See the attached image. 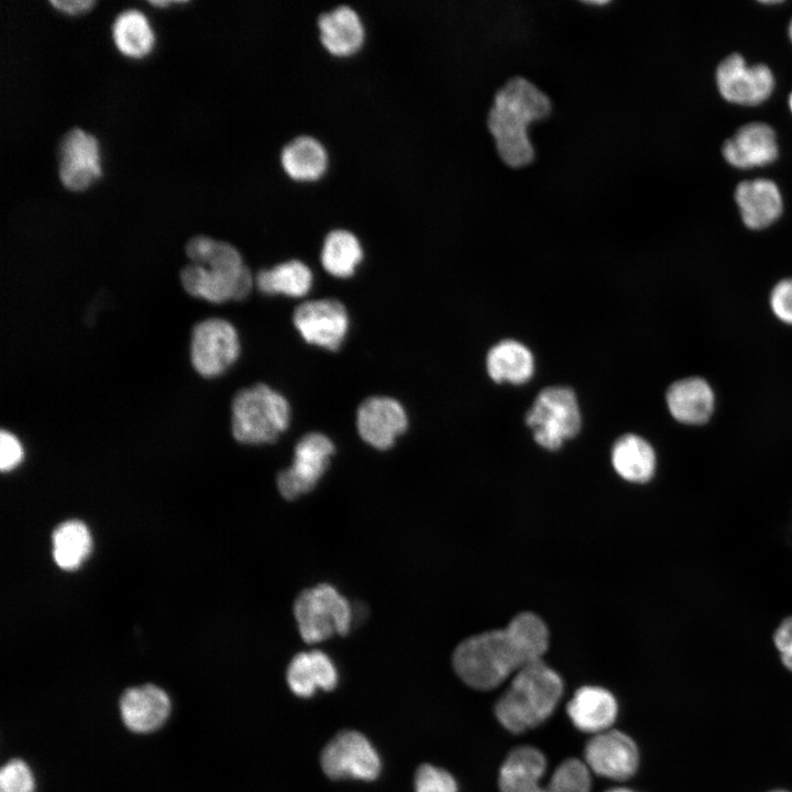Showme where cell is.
Segmentation results:
<instances>
[{"instance_id":"cell-43","label":"cell","mask_w":792,"mask_h":792,"mask_svg":"<svg viewBox=\"0 0 792 792\" xmlns=\"http://www.w3.org/2000/svg\"><path fill=\"white\" fill-rule=\"evenodd\" d=\"M773 792H787V791H773Z\"/></svg>"},{"instance_id":"cell-2","label":"cell","mask_w":792,"mask_h":792,"mask_svg":"<svg viewBox=\"0 0 792 792\" xmlns=\"http://www.w3.org/2000/svg\"><path fill=\"white\" fill-rule=\"evenodd\" d=\"M185 253L189 263L180 270L179 279L190 296L222 304L251 293L255 276L231 243L198 234L186 242Z\"/></svg>"},{"instance_id":"cell-42","label":"cell","mask_w":792,"mask_h":792,"mask_svg":"<svg viewBox=\"0 0 792 792\" xmlns=\"http://www.w3.org/2000/svg\"><path fill=\"white\" fill-rule=\"evenodd\" d=\"M789 107H790V109H791V111H792V94H791L790 97H789Z\"/></svg>"},{"instance_id":"cell-40","label":"cell","mask_w":792,"mask_h":792,"mask_svg":"<svg viewBox=\"0 0 792 792\" xmlns=\"http://www.w3.org/2000/svg\"><path fill=\"white\" fill-rule=\"evenodd\" d=\"M782 1H777V0H772V1L765 0V1H761L760 3H762V4H779Z\"/></svg>"},{"instance_id":"cell-5","label":"cell","mask_w":792,"mask_h":792,"mask_svg":"<svg viewBox=\"0 0 792 792\" xmlns=\"http://www.w3.org/2000/svg\"><path fill=\"white\" fill-rule=\"evenodd\" d=\"M290 422V406L279 392L264 383L240 389L231 402V430L244 444L275 442Z\"/></svg>"},{"instance_id":"cell-16","label":"cell","mask_w":792,"mask_h":792,"mask_svg":"<svg viewBox=\"0 0 792 792\" xmlns=\"http://www.w3.org/2000/svg\"><path fill=\"white\" fill-rule=\"evenodd\" d=\"M119 708L131 732L145 734L158 729L167 721L172 703L163 689L147 683L127 689L120 697Z\"/></svg>"},{"instance_id":"cell-29","label":"cell","mask_w":792,"mask_h":792,"mask_svg":"<svg viewBox=\"0 0 792 792\" xmlns=\"http://www.w3.org/2000/svg\"><path fill=\"white\" fill-rule=\"evenodd\" d=\"M363 249L359 238L345 229L330 231L322 243L320 261L332 276L346 278L354 274L362 262Z\"/></svg>"},{"instance_id":"cell-3","label":"cell","mask_w":792,"mask_h":792,"mask_svg":"<svg viewBox=\"0 0 792 792\" xmlns=\"http://www.w3.org/2000/svg\"><path fill=\"white\" fill-rule=\"evenodd\" d=\"M551 111L549 98L524 78L509 80L495 96L488 114V128L502 160L521 167L535 157L528 127Z\"/></svg>"},{"instance_id":"cell-41","label":"cell","mask_w":792,"mask_h":792,"mask_svg":"<svg viewBox=\"0 0 792 792\" xmlns=\"http://www.w3.org/2000/svg\"><path fill=\"white\" fill-rule=\"evenodd\" d=\"M789 35H790V37H791V40H792V20H791L790 25H789Z\"/></svg>"},{"instance_id":"cell-14","label":"cell","mask_w":792,"mask_h":792,"mask_svg":"<svg viewBox=\"0 0 792 792\" xmlns=\"http://www.w3.org/2000/svg\"><path fill=\"white\" fill-rule=\"evenodd\" d=\"M584 762L597 776L624 781L636 773L639 751L628 735L617 729H607L593 735L586 743Z\"/></svg>"},{"instance_id":"cell-4","label":"cell","mask_w":792,"mask_h":792,"mask_svg":"<svg viewBox=\"0 0 792 792\" xmlns=\"http://www.w3.org/2000/svg\"><path fill=\"white\" fill-rule=\"evenodd\" d=\"M562 692L561 676L539 660L513 675L508 689L496 701L494 713L504 728L521 734L552 715Z\"/></svg>"},{"instance_id":"cell-24","label":"cell","mask_w":792,"mask_h":792,"mask_svg":"<svg viewBox=\"0 0 792 792\" xmlns=\"http://www.w3.org/2000/svg\"><path fill=\"white\" fill-rule=\"evenodd\" d=\"M280 163L285 173L300 182L316 180L328 166V153L323 144L311 135H298L282 150Z\"/></svg>"},{"instance_id":"cell-23","label":"cell","mask_w":792,"mask_h":792,"mask_svg":"<svg viewBox=\"0 0 792 792\" xmlns=\"http://www.w3.org/2000/svg\"><path fill=\"white\" fill-rule=\"evenodd\" d=\"M671 415L680 422L704 424L714 409V394L711 386L700 377L683 378L673 383L667 393Z\"/></svg>"},{"instance_id":"cell-22","label":"cell","mask_w":792,"mask_h":792,"mask_svg":"<svg viewBox=\"0 0 792 792\" xmlns=\"http://www.w3.org/2000/svg\"><path fill=\"white\" fill-rule=\"evenodd\" d=\"M286 680L290 691L300 697H310L317 689L330 691L338 683L333 661L321 650L297 653L289 662Z\"/></svg>"},{"instance_id":"cell-38","label":"cell","mask_w":792,"mask_h":792,"mask_svg":"<svg viewBox=\"0 0 792 792\" xmlns=\"http://www.w3.org/2000/svg\"><path fill=\"white\" fill-rule=\"evenodd\" d=\"M184 1H163V0H156V1H148L152 6L164 8L166 6H169L172 3H183Z\"/></svg>"},{"instance_id":"cell-10","label":"cell","mask_w":792,"mask_h":792,"mask_svg":"<svg viewBox=\"0 0 792 792\" xmlns=\"http://www.w3.org/2000/svg\"><path fill=\"white\" fill-rule=\"evenodd\" d=\"M333 453L334 444L326 435L314 431L301 437L295 447L292 466L277 475L280 495L293 501L314 490Z\"/></svg>"},{"instance_id":"cell-28","label":"cell","mask_w":792,"mask_h":792,"mask_svg":"<svg viewBox=\"0 0 792 792\" xmlns=\"http://www.w3.org/2000/svg\"><path fill=\"white\" fill-rule=\"evenodd\" d=\"M312 272L299 260H288L271 268L258 271L255 285L266 295L304 297L312 286Z\"/></svg>"},{"instance_id":"cell-21","label":"cell","mask_w":792,"mask_h":792,"mask_svg":"<svg viewBox=\"0 0 792 792\" xmlns=\"http://www.w3.org/2000/svg\"><path fill=\"white\" fill-rule=\"evenodd\" d=\"M547 769L544 755L537 748L520 746L513 749L501 766V792H549L541 779Z\"/></svg>"},{"instance_id":"cell-25","label":"cell","mask_w":792,"mask_h":792,"mask_svg":"<svg viewBox=\"0 0 792 792\" xmlns=\"http://www.w3.org/2000/svg\"><path fill=\"white\" fill-rule=\"evenodd\" d=\"M486 369L496 383L522 384L534 374V356L529 349L515 340H504L487 353Z\"/></svg>"},{"instance_id":"cell-33","label":"cell","mask_w":792,"mask_h":792,"mask_svg":"<svg viewBox=\"0 0 792 792\" xmlns=\"http://www.w3.org/2000/svg\"><path fill=\"white\" fill-rule=\"evenodd\" d=\"M35 780L25 761L14 758L0 771V792H34Z\"/></svg>"},{"instance_id":"cell-39","label":"cell","mask_w":792,"mask_h":792,"mask_svg":"<svg viewBox=\"0 0 792 792\" xmlns=\"http://www.w3.org/2000/svg\"><path fill=\"white\" fill-rule=\"evenodd\" d=\"M605 792H636V791L624 788V787H617V788L608 789Z\"/></svg>"},{"instance_id":"cell-13","label":"cell","mask_w":792,"mask_h":792,"mask_svg":"<svg viewBox=\"0 0 792 792\" xmlns=\"http://www.w3.org/2000/svg\"><path fill=\"white\" fill-rule=\"evenodd\" d=\"M721 95L729 102L756 106L763 102L774 88V77L763 64L747 66L739 54L724 58L716 69Z\"/></svg>"},{"instance_id":"cell-32","label":"cell","mask_w":792,"mask_h":792,"mask_svg":"<svg viewBox=\"0 0 792 792\" xmlns=\"http://www.w3.org/2000/svg\"><path fill=\"white\" fill-rule=\"evenodd\" d=\"M415 792H458L451 773L432 765H420L414 778Z\"/></svg>"},{"instance_id":"cell-8","label":"cell","mask_w":792,"mask_h":792,"mask_svg":"<svg viewBox=\"0 0 792 792\" xmlns=\"http://www.w3.org/2000/svg\"><path fill=\"white\" fill-rule=\"evenodd\" d=\"M239 334L228 320L207 318L197 322L190 339V362L204 377H215L226 372L239 358Z\"/></svg>"},{"instance_id":"cell-34","label":"cell","mask_w":792,"mask_h":792,"mask_svg":"<svg viewBox=\"0 0 792 792\" xmlns=\"http://www.w3.org/2000/svg\"><path fill=\"white\" fill-rule=\"evenodd\" d=\"M770 305L780 320L792 324V278L783 279L774 286Z\"/></svg>"},{"instance_id":"cell-15","label":"cell","mask_w":792,"mask_h":792,"mask_svg":"<svg viewBox=\"0 0 792 792\" xmlns=\"http://www.w3.org/2000/svg\"><path fill=\"white\" fill-rule=\"evenodd\" d=\"M408 427L403 405L388 396L364 399L356 410V429L364 442L378 450H387Z\"/></svg>"},{"instance_id":"cell-9","label":"cell","mask_w":792,"mask_h":792,"mask_svg":"<svg viewBox=\"0 0 792 792\" xmlns=\"http://www.w3.org/2000/svg\"><path fill=\"white\" fill-rule=\"evenodd\" d=\"M320 765L332 780L353 778L375 780L382 768L378 752L371 741L356 730L338 733L323 748Z\"/></svg>"},{"instance_id":"cell-18","label":"cell","mask_w":792,"mask_h":792,"mask_svg":"<svg viewBox=\"0 0 792 792\" xmlns=\"http://www.w3.org/2000/svg\"><path fill=\"white\" fill-rule=\"evenodd\" d=\"M617 713L615 696L608 690L594 685L578 689L566 705L572 724L579 730L593 735L610 729Z\"/></svg>"},{"instance_id":"cell-31","label":"cell","mask_w":792,"mask_h":792,"mask_svg":"<svg viewBox=\"0 0 792 792\" xmlns=\"http://www.w3.org/2000/svg\"><path fill=\"white\" fill-rule=\"evenodd\" d=\"M591 770L578 758L562 761L548 781L549 792H591Z\"/></svg>"},{"instance_id":"cell-27","label":"cell","mask_w":792,"mask_h":792,"mask_svg":"<svg viewBox=\"0 0 792 792\" xmlns=\"http://www.w3.org/2000/svg\"><path fill=\"white\" fill-rule=\"evenodd\" d=\"M111 34L118 51L130 58L146 56L154 46V33L146 15L135 8L119 12L112 22Z\"/></svg>"},{"instance_id":"cell-30","label":"cell","mask_w":792,"mask_h":792,"mask_svg":"<svg viewBox=\"0 0 792 792\" xmlns=\"http://www.w3.org/2000/svg\"><path fill=\"white\" fill-rule=\"evenodd\" d=\"M52 543L54 561L65 571L78 569L92 547L89 529L76 519L59 524L52 535Z\"/></svg>"},{"instance_id":"cell-6","label":"cell","mask_w":792,"mask_h":792,"mask_svg":"<svg viewBox=\"0 0 792 792\" xmlns=\"http://www.w3.org/2000/svg\"><path fill=\"white\" fill-rule=\"evenodd\" d=\"M294 615L299 634L308 644L346 635L353 620L349 601L328 583L304 590L294 603Z\"/></svg>"},{"instance_id":"cell-37","label":"cell","mask_w":792,"mask_h":792,"mask_svg":"<svg viewBox=\"0 0 792 792\" xmlns=\"http://www.w3.org/2000/svg\"><path fill=\"white\" fill-rule=\"evenodd\" d=\"M48 2L56 10L69 15L82 14L96 4L94 0H50Z\"/></svg>"},{"instance_id":"cell-19","label":"cell","mask_w":792,"mask_h":792,"mask_svg":"<svg viewBox=\"0 0 792 792\" xmlns=\"http://www.w3.org/2000/svg\"><path fill=\"white\" fill-rule=\"evenodd\" d=\"M318 29L321 44L334 56H349L358 52L365 37L361 16L345 4L320 14Z\"/></svg>"},{"instance_id":"cell-35","label":"cell","mask_w":792,"mask_h":792,"mask_svg":"<svg viewBox=\"0 0 792 792\" xmlns=\"http://www.w3.org/2000/svg\"><path fill=\"white\" fill-rule=\"evenodd\" d=\"M23 459V448L18 438L10 431L0 433V469L8 472L16 468Z\"/></svg>"},{"instance_id":"cell-7","label":"cell","mask_w":792,"mask_h":792,"mask_svg":"<svg viewBox=\"0 0 792 792\" xmlns=\"http://www.w3.org/2000/svg\"><path fill=\"white\" fill-rule=\"evenodd\" d=\"M526 424L539 446L548 450L559 449L581 428V413L574 392L562 386L542 389L526 415Z\"/></svg>"},{"instance_id":"cell-26","label":"cell","mask_w":792,"mask_h":792,"mask_svg":"<svg viewBox=\"0 0 792 792\" xmlns=\"http://www.w3.org/2000/svg\"><path fill=\"white\" fill-rule=\"evenodd\" d=\"M612 463L626 481L645 483L653 475L656 454L645 439L628 433L616 440L612 449Z\"/></svg>"},{"instance_id":"cell-1","label":"cell","mask_w":792,"mask_h":792,"mask_svg":"<svg viewBox=\"0 0 792 792\" xmlns=\"http://www.w3.org/2000/svg\"><path fill=\"white\" fill-rule=\"evenodd\" d=\"M548 645L547 626L537 615L526 612L503 629L463 640L453 652L452 664L465 684L490 691L526 666L542 660Z\"/></svg>"},{"instance_id":"cell-17","label":"cell","mask_w":792,"mask_h":792,"mask_svg":"<svg viewBox=\"0 0 792 792\" xmlns=\"http://www.w3.org/2000/svg\"><path fill=\"white\" fill-rule=\"evenodd\" d=\"M723 155L729 164L739 168L768 165L778 155L776 133L766 123H748L725 141Z\"/></svg>"},{"instance_id":"cell-20","label":"cell","mask_w":792,"mask_h":792,"mask_svg":"<svg viewBox=\"0 0 792 792\" xmlns=\"http://www.w3.org/2000/svg\"><path fill=\"white\" fill-rule=\"evenodd\" d=\"M744 223L750 229H763L782 213L783 201L778 186L770 179L741 182L735 191Z\"/></svg>"},{"instance_id":"cell-12","label":"cell","mask_w":792,"mask_h":792,"mask_svg":"<svg viewBox=\"0 0 792 792\" xmlns=\"http://www.w3.org/2000/svg\"><path fill=\"white\" fill-rule=\"evenodd\" d=\"M293 323L307 343L337 351L348 333L349 315L337 299H314L296 307Z\"/></svg>"},{"instance_id":"cell-11","label":"cell","mask_w":792,"mask_h":792,"mask_svg":"<svg viewBox=\"0 0 792 792\" xmlns=\"http://www.w3.org/2000/svg\"><path fill=\"white\" fill-rule=\"evenodd\" d=\"M56 160L59 182L70 191L87 189L101 174L98 141L78 127L62 135Z\"/></svg>"},{"instance_id":"cell-36","label":"cell","mask_w":792,"mask_h":792,"mask_svg":"<svg viewBox=\"0 0 792 792\" xmlns=\"http://www.w3.org/2000/svg\"><path fill=\"white\" fill-rule=\"evenodd\" d=\"M774 645L780 651L782 663L792 671V616L785 618L777 629Z\"/></svg>"}]
</instances>
